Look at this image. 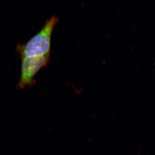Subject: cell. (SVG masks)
I'll use <instances>...</instances> for the list:
<instances>
[{
  "label": "cell",
  "instance_id": "obj_1",
  "mask_svg": "<svg viewBox=\"0 0 155 155\" xmlns=\"http://www.w3.org/2000/svg\"><path fill=\"white\" fill-rule=\"evenodd\" d=\"M58 21V18L55 16L51 17L47 20L39 32L28 41L17 45L16 49L21 59L50 53L52 33Z\"/></svg>",
  "mask_w": 155,
  "mask_h": 155
},
{
  "label": "cell",
  "instance_id": "obj_2",
  "mask_svg": "<svg viewBox=\"0 0 155 155\" xmlns=\"http://www.w3.org/2000/svg\"><path fill=\"white\" fill-rule=\"evenodd\" d=\"M50 54L43 55L25 57L21 59V75L17 88L23 89L32 86L35 83L34 76L40 69L47 65Z\"/></svg>",
  "mask_w": 155,
  "mask_h": 155
}]
</instances>
